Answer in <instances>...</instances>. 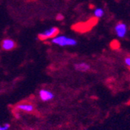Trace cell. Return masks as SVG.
Here are the masks:
<instances>
[{"label": "cell", "mask_w": 130, "mask_h": 130, "mask_svg": "<svg viewBox=\"0 0 130 130\" xmlns=\"http://www.w3.org/2000/svg\"><path fill=\"white\" fill-rule=\"evenodd\" d=\"M39 95H40L41 101H43V102L51 101L54 98L53 92H51V91L46 90V89H41L39 92Z\"/></svg>", "instance_id": "cell-4"}, {"label": "cell", "mask_w": 130, "mask_h": 130, "mask_svg": "<svg viewBox=\"0 0 130 130\" xmlns=\"http://www.w3.org/2000/svg\"><path fill=\"white\" fill-rule=\"evenodd\" d=\"M51 42L52 43L60 46H74L77 44V41L75 39L63 35H57V37L51 39Z\"/></svg>", "instance_id": "cell-1"}, {"label": "cell", "mask_w": 130, "mask_h": 130, "mask_svg": "<svg viewBox=\"0 0 130 130\" xmlns=\"http://www.w3.org/2000/svg\"><path fill=\"white\" fill-rule=\"evenodd\" d=\"M63 15H61V14H57V16H56V20H57L60 21V20H63Z\"/></svg>", "instance_id": "cell-11"}, {"label": "cell", "mask_w": 130, "mask_h": 130, "mask_svg": "<svg viewBox=\"0 0 130 130\" xmlns=\"http://www.w3.org/2000/svg\"><path fill=\"white\" fill-rule=\"evenodd\" d=\"M59 29L57 27H51L50 29H47L45 31L40 32L38 34V38L40 40H47L50 39H53L54 37H57L59 34Z\"/></svg>", "instance_id": "cell-2"}, {"label": "cell", "mask_w": 130, "mask_h": 130, "mask_svg": "<svg viewBox=\"0 0 130 130\" xmlns=\"http://www.w3.org/2000/svg\"><path fill=\"white\" fill-rule=\"evenodd\" d=\"M9 128H10V125H9V123L4 124L3 126H1V125H0V130H8Z\"/></svg>", "instance_id": "cell-9"}, {"label": "cell", "mask_w": 130, "mask_h": 130, "mask_svg": "<svg viewBox=\"0 0 130 130\" xmlns=\"http://www.w3.org/2000/svg\"><path fill=\"white\" fill-rule=\"evenodd\" d=\"M124 62H125V64L126 65L127 67L130 68V57H128L125 58Z\"/></svg>", "instance_id": "cell-10"}, {"label": "cell", "mask_w": 130, "mask_h": 130, "mask_svg": "<svg viewBox=\"0 0 130 130\" xmlns=\"http://www.w3.org/2000/svg\"><path fill=\"white\" fill-rule=\"evenodd\" d=\"M74 68L76 71H80V72H86L91 70V66L87 63H77L74 64Z\"/></svg>", "instance_id": "cell-6"}, {"label": "cell", "mask_w": 130, "mask_h": 130, "mask_svg": "<svg viewBox=\"0 0 130 130\" xmlns=\"http://www.w3.org/2000/svg\"><path fill=\"white\" fill-rule=\"evenodd\" d=\"M116 34L119 38H124L127 34V26L124 23H119L115 27Z\"/></svg>", "instance_id": "cell-3"}, {"label": "cell", "mask_w": 130, "mask_h": 130, "mask_svg": "<svg viewBox=\"0 0 130 130\" xmlns=\"http://www.w3.org/2000/svg\"><path fill=\"white\" fill-rule=\"evenodd\" d=\"M104 14H105V11L102 8H97L94 11V15L98 19H100V18L103 17Z\"/></svg>", "instance_id": "cell-8"}, {"label": "cell", "mask_w": 130, "mask_h": 130, "mask_svg": "<svg viewBox=\"0 0 130 130\" xmlns=\"http://www.w3.org/2000/svg\"><path fill=\"white\" fill-rule=\"evenodd\" d=\"M15 108L20 111H24L27 112H32L34 110V105L31 104H19L15 106Z\"/></svg>", "instance_id": "cell-7"}, {"label": "cell", "mask_w": 130, "mask_h": 130, "mask_svg": "<svg viewBox=\"0 0 130 130\" xmlns=\"http://www.w3.org/2000/svg\"><path fill=\"white\" fill-rule=\"evenodd\" d=\"M2 47L5 51H12L15 47V43L11 39H5L2 42Z\"/></svg>", "instance_id": "cell-5"}]
</instances>
